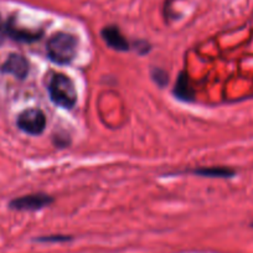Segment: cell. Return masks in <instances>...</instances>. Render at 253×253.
Returning a JSON list of instances; mask_svg holds the SVG:
<instances>
[{"instance_id": "7c38bea8", "label": "cell", "mask_w": 253, "mask_h": 253, "mask_svg": "<svg viewBox=\"0 0 253 253\" xmlns=\"http://www.w3.org/2000/svg\"><path fill=\"white\" fill-rule=\"evenodd\" d=\"M252 226H253V223H252Z\"/></svg>"}, {"instance_id": "9c48e42d", "label": "cell", "mask_w": 253, "mask_h": 253, "mask_svg": "<svg viewBox=\"0 0 253 253\" xmlns=\"http://www.w3.org/2000/svg\"><path fill=\"white\" fill-rule=\"evenodd\" d=\"M194 172L200 175V176L205 177H222V179H228V177L235 176V170L223 167L201 168V169L194 170Z\"/></svg>"}, {"instance_id": "30bf717a", "label": "cell", "mask_w": 253, "mask_h": 253, "mask_svg": "<svg viewBox=\"0 0 253 253\" xmlns=\"http://www.w3.org/2000/svg\"><path fill=\"white\" fill-rule=\"evenodd\" d=\"M6 36H8L6 35V23L3 21V19L0 18V45L4 42Z\"/></svg>"}, {"instance_id": "6da1fadb", "label": "cell", "mask_w": 253, "mask_h": 253, "mask_svg": "<svg viewBox=\"0 0 253 253\" xmlns=\"http://www.w3.org/2000/svg\"><path fill=\"white\" fill-rule=\"evenodd\" d=\"M48 93L51 101L62 108H72L77 102V92L74 82L63 74L53 75L48 84Z\"/></svg>"}, {"instance_id": "8992f818", "label": "cell", "mask_w": 253, "mask_h": 253, "mask_svg": "<svg viewBox=\"0 0 253 253\" xmlns=\"http://www.w3.org/2000/svg\"><path fill=\"white\" fill-rule=\"evenodd\" d=\"M102 38L111 48H114L117 51L129 50V43L124 39V36L122 35L117 26H107V28H104L102 30Z\"/></svg>"}, {"instance_id": "277c9868", "label": "cell", "mask_w": 253, "mask_h": 253, "mask_svg": "<svg viewBox=\"0 0 253 253\" xmlns=\"http://www.w3.org/2000/svg\"><path fill=\"white\" fill-rule=\"evenodd\" d=\"M52 201L53 199L46 194H30L13 199L8 206L14 211H38L47 208Z\"/></svg>"}, {"instance_id": "8fae6325", "label": "cell", "mask_w": 253, "mask_h": 253, "mask_svg": "<svg viewBox=\"0 0 253 253\" xmlns=\"http://www.w3.org/2000/svg\"><path fill=\"white\" fill-rule=\"evenodd\" d=\"M51 240H53V241H66V240H69V238L67 237H53V238H50V237H45V238H41L40 241H46V242H47V241H51Z\"/></svg>"}, {"instance_id": "52a82bcc", "label": "cell", "mask_w": 253, "mask_h": 253, "mask_svg": "<svg viewBox=\"0 0 253 253\" xmlns=\"http://www.w3.org/2000/svg\"><path fill=\"white\" fill-rule=\"evenodd\" d=\"M6 35L13 40L20 41V42H31V41L40 39V34L19 28L13 19L6 21Z\"/></svg>"}, {"instance_id": "5b68a950", "label": "cell", "mask_w": 253, "mask_h": 253, "mask_svg": "<svg viewBox=\"0 0 253 253\" xmlns=\"http://www.w3.org/2000/svg\"><path fill=\"white\" fill-rule=\"evenodd\" d=\"M0 72L18 80H24L29 74V62L20 53H10L0 66Z\"/></svg>"}, {"instance_id": "3957f363", "label": "cell", "mask_w": 253, "mask_h": 253, "mask_svg": "<svg viewBox=\"0 0 253 253\" xmlns=\"http://www.w3.org/2000/svg\"><path fill=\"white\" fill-rule=\"evenodd\" d=\"M16 126L26 134L40 135L46 126L45 113L39 108L25 109L16 118Z\"/></svg>"}, {"instance_id": "ba28073f", "label": "cell", "mask_w": 253, "mask_h": 253, "mask_svg": "<svg viewBox=\"0 0 253 253\" xmlns=\"http://www.w3.org/2000/svg\"><path fill=\"white\" fill-rule=\"evenodd\" d=\"M174 93L181 101L189 102L194 99V89L185 74H181L179 76V79H177V82L174 88Z\"/></svg>"}, {"instance_id": "7a4b0ae2", "label": "cell", "mask_w": 253, "mask_h": 253, "mask_svg": "<svg viewBox=\"0 0 253 253\" xmlns=\"http://www.w3.org/2000/svg\"><path fill=\"white\" fill-rule=\"evenodd\" d=\"M77 41L72 35L66 33H57L50 38L47 42L48 57L56 63L66 65L76 56Z\"/></svg>"}]
</instances>
